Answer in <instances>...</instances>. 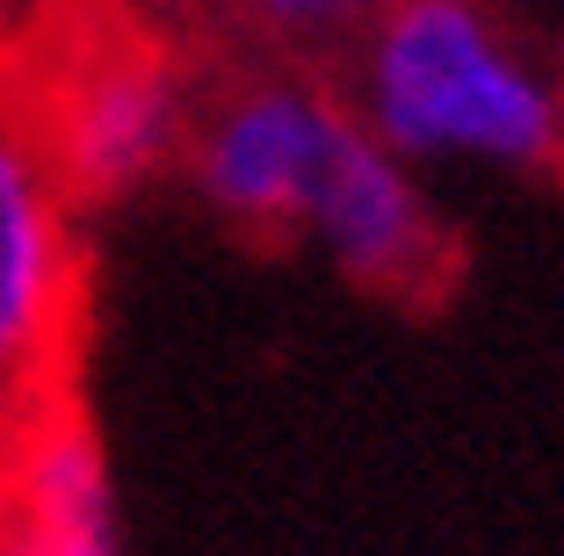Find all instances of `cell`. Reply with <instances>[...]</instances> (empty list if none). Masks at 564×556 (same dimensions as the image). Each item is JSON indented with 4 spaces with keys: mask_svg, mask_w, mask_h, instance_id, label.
Returning a JSON list of instances; mask_svg holds the SVG:
<instances>
[{
    "mask_svg": "<svg viewBox=\"0 0 564 556\" xmlns=\"http://www.w3.org/2000/svg\"><path fill=\"white\" fill-rule=\"evenodd\" d=\"M348 44V116L420 174L564 160V73L492 0H377Z\"/></svg>",
    "mask_w": 564,
    "mask_h": 556,
    "instance_id": "1",
    "label": "cell"
},
{
    "mask_svg": "<svg viewBox=\"0 0 564 556\" xmlns=\"http://www.w3.org/2000/svg\"><path fill=\"white\" fill-rule=\"evenodd\" d=\"M348 131V101L304 73H268L217 95L188 123V181L210 217L239 231H297L333 145Z\"/></svg>",
    "mask_w": 564,
    "mask_h": 556,
    "instance_id": "2",
    "label": "cell"
},
{
    "mask_svg": "<svg viewBox=\"0 0 564 556\" xmlns=\"http://www.w3.org/2000/svg\"><path fill=\"white\" fill-rule=\"evenodd\" d=\"M80 246L73 196L58 188L44 145L0 116V405L44 391L51 355L66 347Z\"/></svg>",
    "mask_w": 564,
    "mask_h": 556,
    "instance_id": "3",
    "label": "cell"
},
{
    "mask_svg": "<svg viewBox=\"0 0 564 556\" xmlns=\"http://www.w3.org/2000/svg\"><path fill=\"white\" fill-rule=\"evenodd\" d=\"M297 231L348 282L383 296H420L448 268V239H442V217H434L427 174L405 166L391 145H377L355 116L333 145L326 174H318L312 203H304Z\"/></svg>",
    "mask_w": 564,
    "mask_h": 556,
    "instance_id": "4",
    "label": "cell"
},
{
    "mask_svg": "<svg viewBox=\"0 0 564 556\" xmlns=\"http://www.w3.org/2000/svg\"><path fill=\"white\" fill-rule=\"evenodd\" d=\"M188 145V101L182 80L152 51H101L66 80L51 109L44 160L73 203H123L174 166Z\"/></svg>",
    "mask_w": 564,
    "mask_h": 556,
    "instance_id": "5",
    "label": "cell"
},
{
    "mask_svg": "<svg viewBox=\"0 0 564 556\" xmlns=\"http://www.w3.org/2000/svg\"><path fill=\"white\" fill-rule=\"evenodd\" d=\"M0 491H8V521L51 527V535H80V542H117L109 462H101L95 426H87L66 397L36 391L8 412Z\"/></svg>",
    "mask_w": 564,
    "mask_h": 556,
    "instance_id": "6",
    "label": "cell"
},
{
    "mask_svg": "<svg viewBox=\"0 0 564 556\" xmlns=\"http://www.w3.org/2000/svg\"><path fill=\"white\" fill-rule=\"evenodd\" d=\"M239 8L253 15L261 36H275L290 51H333L362 30V15L377 0H239Z\"/></svg>",
    "mask_w": 564,
    "mask_h": 556,
    "instance_id": "7",
    "label": "cell"
},
{
    "mask_svg": "<svg viewBox=\"0 0 564 556\" xmlns=\"http://www.w3.org/2000/svg\"><path fill=\"white\" fill-rule=\"evenodd\" d=\"M0 556H117V542H80V535H51L30 521H0Z\"/></svg>",
    "mask_w": 564,
    "mask_h": 556,
    "instance_id": "8",
    "label": "cell"
},
{
    "mask_svg": "<svg viewBox=\"0 0 564 556\" xmlns=\"http://www.w3.org/2000/svg\"><path fill=\"white\" fill-rule=\"evenodd\" d=\"M0 441H8V405H0ZM0 521H8V491H0Z\"/></svg>",
    "mask_w": 564,
    "mask_h": 556,
    "instance_id": "9",
    "label": "cell"
}]
</instances>
